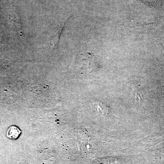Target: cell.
<instances>
[{
    "label": "cell",
    "mask_w": 164,
    "mask_h": 164,
    "mask_svg": "<svg viewBox=\"0 0 164 164\" xmlns=\"http://www.w3.org/2000/svg\"><path fill=\"white\" fill-rule=\"evenodd\" d=\"M21 130L18 127L11 126L7 130L6 136L11 139H17L21 134Z\"/></svg>",
    "instance_id": "6da1fadb"
}]
</instances>
